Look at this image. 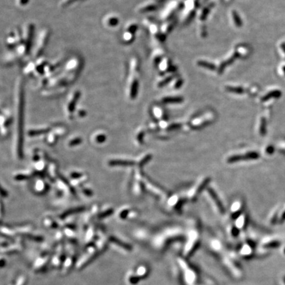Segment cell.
<instances>
[{
	"label": "cell",
	"mask_w": 285,
	"mask_h": 285,
	"mask_svg": "<svg viewBox=\"0 0 285 285\" xmlns=\"http://www.w3.org/2000/svg\"><path fill=\"white\" fill-rule=\"evenodd\" d=\"M139 62L137 58H133L130 63V72L128 82V92L130 98L134 99L137 96L139 87Z\"/></svg>",
	"instance_id": "cell-1"
},
{
	"label": "cell",
	"mask_w": 285,
	"mask_h": 285,
	"mask_svg": "<svg viewBox=\"0 0 285 285\" xmlns=\"http://www.w3.org/2000/svg\"><path fill=\"white\" fill-rule=\"evenodd\" d=\"M54 251H46L42 252L40 256L35 259L32 265V269L35 273H44L48 269L50 265L52 254Z\"/></svg>",
	"instance_id": "cell-2"
},
{
	"label": "cell",
	"mask_w": 285,
	"mask_h": 285,
	"mask_svg": "<svg viewBox=\"0 0 285 285\" xmlns=\"http://www.w3.org/2000/svg\"><path fill=\"white\" fill-rule=\"evenodd\" d=\"M50 37V31L48 28H44L38 34L37 40L34 43L32 49L31 55L32 58H37L41 55L42 52L47 44L48 39Z\"/></svg>",
	"instance_id": "cell-3"
},
{
	"label": "cell",
	"mask_w": 285,
	"mask_h": 285,
	"mask_svg": "<svg viewBox=\"0 0 285 285\" xmlns=\"http://www.w3.org/2000/svg\"><path fill=\"white\" fill-rule=\"evenodd\" d=\"M79 257L77 256V251L75 250L70 251H67V256L63 264L62 269H60V273L62 276H67L76 268Z\"/></svg>",
	"instance_id": "cell-4"
},
{
	"label": "cell",
	"mask_w": 285,
	"mask_h": 285,
	"mask_svg": "<svg viewBox=\"0 0 285 285\" xmlns=\"http://www.w3.org/2000/svg\"><path fill=\"white\" fill-rule=\"evenodd\" d=\"M66 256H67L66 248L62 244L59 245V247L56 248V250L54 251L50 266L53 269L60 271L63 264H64Z\"/></svg>",
	"instance_id": "cell-5"
},
{
	"label": "cell",
	"mask_w": 285,
	"mask_h": 285,
	"mask_svg": "<svg viewBox=\"0 0 285 285\" xmlns=\"http://www.w3.org/2000/svg\"><path fill=\"white\" fill-rule=\"evenodd\" d=\"M23 42L22 32L19 29H15L9 32L6 39V43L10 48H15Z\"/></svg>",
	"instance_id": "cell-6"
},
{
	"label": "cell",
	"mask_w": 285,
	"mask_h": 285,
	"mask_svg": "<svg viewBox=\"0 0 285 285\" xmlns=\"http://www.w3.org/2000/svg\"><path fill=\"white\" fill-rule=\"evenodd\" d=\"M34 33V26L32 23H28L26 25L22 32L23 42L31 48L33 37Z\"/></svg>",
	"instance_id": "cell-7"
},
{
	"label": "cell",
	"mask_w": 285,
	"mask_h": 285,
	"mask_svg": "<svg viewBox=\"0 0 285 285\" xmlns=\"http://www.w3.org/2000/svg\"><path fill=\"white\" fill-rule=\"evenodd\" d=\"M134 272L136 274V275L140 278V279L141 280L142 279L143 280L146 279V278H147L149 273H150V269H149L147 265L145 263H141L139 264L138 266L135 267Z\"/></svg>",
	"instance_id": "cell-8"
},
{
	"label": "cell",
	"mask_w": 285,
	"mask_h": 285,
	"mask_svg": "<svg viewBox=\"0 0 285 285\" xmlns=\"http://www.w3.org/2000/svg\"><path fill=\"white\" fill-rule=\"evenodd\" d=\"M260 157L259 154H257L256 152H248V154L244 156L238 155V156H233L228 159V162H234L242 160H255V159H257Z\"/></svg>",
	"instance_id": "cell-9"
},
{
	"label": "cell",
	"mask_w": 285,
	"mask_h": 285,
	"mask_svg": "<svg viewBox=\"0 0 285 285\" xmlns=\"http://www.w3.org/2000/svg\"><path fill=\"white\" fill-rule=\"evenodd\" d=\"M22 246L19 244H12L10 243L7 246L2 248L1 252L3 254L10 255V254H16L20 252L21 250Z\"/></svg>",
	"instance_id": "cell-10"
},
{
	"label": "cell",
	"mask_w": 285,
	"mask_h": 285,
	"mask_svg": "<svg viewBox=\"0 0 285 285\" xmlns=\"http://www.w3.org/2000/svg\"><path fill=\"white\" fill-rule=\"evenodd\" d=\"M80 97L81 93L80 91H75L71 94L70 97H69L68 102V112L69 113H71V112H74V110H75L76 104H77Z\"/></svg>",
	"instance_id": "cell-11"
},
{
	"label": "cell",
	"mask_w": 285,
	"mask_h": 285,
	"mask_svg": "<svg viewBox=\"0 0 285 285\" xmlns=\"http://www.w3.org/2000/svg\"><path fill=\"white\" fill-rule=\"evenodd\" d=\"M109 242L112 244L115 245L116 246L120 248V249H122L125 251H131L133 250V247L130 244L125 243L116 237H110L109 238Z\"/></svg>",
	"instance_id": "cell-12"
},
{
	"label": "cell",
	"mask_w": 285,
	"mask_h": 285,
	"mask_svg": "<svg viewBox=\"0 0 285 285\" xmlns=\"http://www.w3.org/2000/svg\"><path fill=\"white\" fill-rule=\"evenodd\" d=\"M119 19L117 16L113 15H109L105 16L104 19V25L108 27H115L119 24Z\"/></svg>",
	"instance_id": "cell-13"
},
{
	"label": "cell",
	"mask_w": 285,
	"mask_h": 285,
	"mask_svg": "<svg viewBox=\"0 0 285 285\" xmlns=\"http://www.w3.org/2000/svg\"><path fill=\"white\" fill-rule=\"evenodd\" d=\"M141 280L140 279L136 274H135L134 271H130L128 273L127 275V281L128 284L130 285H137Z\"/></svg>",
	"instance_id": "cell-14"
},
{
	"label": "cell",
	"mask_w": 285,
	"mask_h": 285,
	"mask_svg": "<svg viewBox=\"0 0 285 285\" xmlns=\"http://www.w3.org/2000/svg\"><path fill=\"white\" fill-rule=\"evenodd\" d=\"M209 193H210V195H211V196L212 197V198H213L214 200L215 203L217 204V206L218 207V210H219L221 212V213H223L224 212V208L223 207V204L220 203L219 199H218V197H217V195H216V194H215V193L213 191V190H209Z\"/></svg>",
	"instance_id": "cell-15"
},
{
	"label": "cell",
	"mask_w": 285,
	"mask_h": 285,
	"mask_svg": "<svg viewBox=\"0 0 285 285\" xmlns=\"http://www.w3.org/2000/svg\"><path fill=\"white\" fill-rule=\"evenodd\" d=\"M134 39V33L125 31L122 34V40L125 43H131Z\"/></svg>",
	"instance_id": "cell-16"
},
{
	"label": "cell",
	"mask_w": 285,
	"mask_h": 285,
	"mask_svg": "<svg viewBox=\"0 0 285 285\" xmlns=\"http://www.w3.org/2000/svg\"><path fill=\"white\" fill-rule=\"evenodd\" d=\"M28 280L27 276L22 274L16 278L14 281V285H27Z\"/></svg>",
	"instance_id": "cell-17"
},
{
	"label": "cell",
	"mask_w": 285,
	"mask_h": 285,
	"mask_svg": "<svg viewBox=\"0 0 285 285\" xmlns=\"http://www.w3.org/2000/svg\"><path fill=\"white\" fill-rule=\"evenodd\" d=\"M155 8V5L154 4H147L145 5H141L139 10L141 12H146V11H149L150 10L154 9Z\"/></svg>",
	"instance_id": "cell-18"
},
{
	"label": "cell",
	"mask_w": 285,
	"mask_h": 285,
	"mask_svg": "<svg viewBox=\"0 0 285 285\" xmlns=\"http://www.w3.org/2000/svg\"><path fill=\"white\" fill-rule=\"evenodd\" d=\"M110 164L112 165H120V166H128L132 165L133 162L130 161H120V160H114L110 162Z\"/></svg>",
	"instance_id": "cell-19"
},
{
	"label": "cell",
	"mask_w": 285,
	"mask_h": 285,
	"mask_svg": "<svg viewBox=\"0 0 285 285\" xmlns=\"http://www.w3.org/2000/svg\"><path fill=\"white\" fill-rule=\"evenodd\" d=\"M261 124H260V135H265L266 134V120L265 119H262L261 121Z\"/></svg>",
	"instance_id": "cell-20"
},
{
	"label": "cell",
	"mask_w": 285,
	"mask_h": 285,
	"mask_svg": "<svg viewBox=\"0 0 285 285\" xmlns=\"http://www.w3.org/2000/svg\"><path fill=\"white\" fill-rule=\"evenodd\" d=\"M285 222V205L283 207L281 211L279 210V220H278V223H283Z\"/></svg>",
	"instance_id": "cell-21"
},
{
	"label": "cell",
	"mask_w": 285,
	"mask_h": 285,
	"mask_svg": "<svg viewBox=\"0 0 285 285\" xmlns=\"http://www.w3.org/2000/svg\"><path fill=\"white\" fill-rule=\"evenodd\" d=\"M182 99L178 97H168L163 99V102H169V103H176V102H180Z\"/></svg>",
	"instance_id": "cell-22"
},
{
	"label": "cell",
	"mask_w": 285,
	"mask_h": 285,
	"mask_svg": "<svg viewBox=\"0 0 285 285\" xmlns=\"http://www.w3.org/2000/svg\"><path fill=\"white\" fill-rule=\"evenodd\" d=\"M232 16H233V19H234V22L235 23V25H236V26H240L242 25V22H241V20L240 19V17L238 16L237 13L236 12H233L232 13Z\"/></svg>",
	"instance_id": "cell-23"
},
{
	"label": "cell",
	"mask_w": 285,
	"mask_h": 285,
	"mask_svg": "<svg viewBox=\"0 0 285 285\" xmlns=\"http://www.w3.org/2000/svg\"><path fill=\"white\" fill-rule=\"evenodd\" d=\"M279 148H280V151L283 152V154L285 155V139L280 142V143L279 145Z\"/></svg>",
	"instance_id": "cell-24"
},
{
	"label": "cell",
	"mask_w": 285,
	"mask_h": 285,
	"mask_svg": "<svg viewBox=\"0 0 285 285\" xmlns=\"http://www.w3.org/2000/svg\"><path fill=\"white\" fill-rule=\"evenodd\" d=\"M274 151V148L272 146H268L266 148V152L268 154H273Z\"/></svg>",
	"instance_id": "cell-25"
},
{
	"label": "cell",
	"mask_w": 285,
	"mask_h": 285,
	"mask_svg": "<svg viewBox=\"0 0 285 285\" xmlns=\"http://www.w3.org/2000/svg\"><path fill=\"white\" fill-rule=\"evenodd\" d=\"M29 0H18L17 3L20 6H25L28 3Z\"/></svg>",
	"instance_id": "cell-26"
}]
</instances>
